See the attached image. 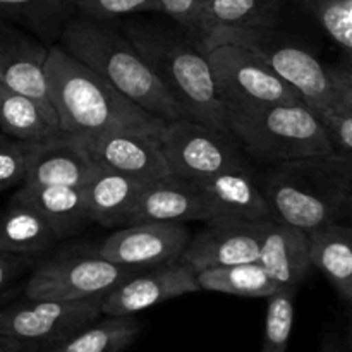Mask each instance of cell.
Masks as SVG:
<instances>
[{"mask_svg":"<svg viewBox=\"0 0 352 352\" xmlns=\"http://www.w3.org/2000/svg\"><path fill=\"white\" fill-rule=\"evenodd\" d=\"M98 170L82 138L60 133L52 140L41 141L23 184L82 188Z\"/></svg>","mask_w":352,"mask_h":352,"instance_id":"obj_17","label":"cell"},{"mask_svg":"<svg viewBox=\"0 0 352 352\" xmlns=\"http://www.w3.org/2000/svg\"><path fill=\"white\" fill-rule=\"evenodd\" d=\"M298 289H278L268 298L263 342L260 352H287L294 323V301Z\"/></svg>","mask_w":352,"mask_h":352,"instance_id":"obj_29","label":"cell"},{"mask_svg":"<svg viewBox=\"0 0 352 352\" xmlns=\"http://www.w3.org/2000/svg\"><path fill=\"white\" fill-rule=\"evenodd\" d=\"M0 352H38L33 347L26 346V344L19 342V340L12 339L0 333Z\"/></svg>","mask_w":352,"mask_h":352,"instance_id":"obj_37","label":"cell"},{"mask_svg":"<svg viewBox=\"0 0 352 352\" xmlns=\"http://www.w3.org/2000/svg\"><path fill=\"white\" fill-rule=\"evenodd\" d=\"M81 138L91 160L105 170L143 182L170 174L160 138L133 131H109Z\"/></svg>","mask_w":352,"mask_h":352,"instance_id":"obj_14","label":"cell"},{"mask_svg":"<svg viewBox=\"0 0 352 352\" xmlns=\"http://www.w3.org/2000/svg\"><path fill=\"white\" fill-rule=\"evenodd\" d=\"M199 184L212 205L213 217L241 220L274 219L263 189L248 165L223 170Z\"/></svg>","mask_w":352,"mask_h":352,"instance_id":"obj_19","label":"cell"},{"mask_svg":"<svg viewBox=\"0 0 352 352\" xmlns=\"http://www.w3.org/2000/svg\"><path fill=\"white\" fill-rule=\"evenodd\" d=\"M140 320L134 316L96 318L47 352H124L140 337Z\"/></svg>","mask_w":352,"mask_h":352,"instance_id":"obj_25","label":"cell"},{"mask_svg":"<svg viewBox=\"0 0 352 352\" xmlns=\"http://www.w3.org/2000/svg\"><path fill=\"white\" fill-rule=\"evenodd\" d=\"M146 182L117 172L100 170L82 186L91 223L103 227L126 226Z\"/></svg>","mask_w":352,"mask_h":352,"instance_id":"obj_22","label":"cell"},{"mask_svg":"<svg viewBox=\"0 0 352 352\" xmlns=\"http://www.w3.org/2000/svg\"><path fill=\"white\" fill-rule=\"evenodd\" d=\"M289 0H208L203 31L215 26L277 28ZM201 40V38H199Z\"/></svg>","mask_w":352,"mask_h":352,"instance_id":"obj_27","label":"cell"},{"mask_svg":"<svg viewBox=\"0 0 352 352\" xmlns=\"http://www.w3.org/2000/svg\"><path fill=\"white\" fill-rule=\"evenodd\" d=\"M3 136H6V134H0V140H2V138H3Z\"/></svg>","mask_w":352,"mask_h":352,"instance_id":"obj_38","label":"cell"},{"mask_svg":"<svg viewBox=\"0 0 352 352\" xmlns=\"http://www.w3.org/2000/svg\"><path fill=\"white\" fill-rule=\"evenodd\" d=\"M34 265V256L0 253V292Z\"/></svg>","mask_w":352,"mask_h":352,"instance_id":"obj_35","label":"cell"},{"mask_svg":"<svg viewBox=\"0 0 352 352\" xmlns=\"http://www.w3.org/2000/svg\"><path fill=\"white\" fill-rule=\"evenodd\" d=\"M50 48L30 34L0 23V81L34 100L48 117L57 120L48 96L47 57ZM58 122V120H57Z\"/></svg>","mask_w":352,"mask_h":352,"instance_id":"obj_15","label":"cell"},{"mask_svg":"<svg viewBox=\"0 0 352 352\" xmlns=\"http://www.w3.org/2000/svg\"><path fill=\"white\" fill-rule=\"evenodd\" d=\"M72 12V0H0V19L16 21L40 34H60Z\"/></svg>","mask_w":352,"mask_h":352,"instance_id":"obj_28","label":"cell"},{"mask_svg":"<svg viewBox=\"0 0 352 352\" xmlns=\"http://www.w3.org/2000/svg\"><path fill=\"white\" fill-rule=\"evenodd\" d=\"M308 7L330 40L344 52L352 50V0H308Z\"/></svg>","mask_w":352,"mask_h":352,"instance_id":"obj_30","label":"cell"},{"mask_svg":"<svg viewBox=\"0 0 352 352\" xmlns=\"http://www.w3.org/2000/svg\"><path fill=\"white\" fill-rule=\"evenodd\" d=\"M162 12L174 19L189 36L199 43L203 31V16L208 0H158Z\"/></svg>","mask_w":352,"mask_h":352,"instance_id":"obj_34","label":"cell"},{"mask_svg":"<svg viewBox=\"0 0 352 352\" xmlns=\"http://www.w3.org/2000/svg\"><path fill=\"white\" fill-rule=\"evenodd\" d=\"M74 12L98 21L140 12H162L158 0H72Z\"/></svg>","mask_w":352,"mask_h":352,"instance_id":"obj_32","label":"cell"},{"mask_svg":"<svg viewBox=\"0 0 352 352\" xmlns=\"http://www.w3.org/2000/svg\"><path fill=\"white\" fill-rule=\"evenodd\" d=\"M265 223L267 220L212 217L189 239L181 260L191 265L196 272L258 261Z\"/></svg>","mask_w":352,"mask_h":352,"instance_id":"obj_13","label":"cell"},{"mask_svg":"<svg viewBox=\"0 0 352 352\" xmlns=\"http://www.w3.org/2000/svg\"><path fill=\"white\" fill-rule=\"evenodd\" d=\"M196 270L184 260L134 272L102 299V315L134 316L160 302L198 292Z\"/></svg>","mask_w":352,"mask_h":352,"instance_id":"obj_12","label":"cell"},{"mask_svg":"<svg viewBox=\"0 0 352 352\" xmlns=\"http://www.w3.org/2000/svg\"><path fill=\"white\" fill-rule=\"evenodd\" d=\"M102 316V299L57 301L24 298L0 309V333L47 352Z\"/></svg>","mask_w":352,"mask_h":352,"instance_id":"obj_9","label":"cell"},{"mask_svg":"<svg viewBox=\"0 0 352 352\" xmlns=\"http://www.w3.org/2000/svg\"><path fill=\"white\" fill-rule=\"evenodd\" d=\"M126 36L188 119L230 136L208 58L192 38L151 24H129Z\"/></svg>","mask_w":352,"mask_h":352,"instance_id":"obj_4","label":"cell"},{"mask_svg":"<svg viewBox=\"0 0 352 352\" xmlns=\"http://www.w3.org/2000/svg\"><path fill=\"white\" fill-rule=\"evenodd\" d=\"M198 45L203 52L217 45H234L254 54L299 93L315 116L332 103L327 64L298 41L277 33L275 28L215 26L205 31Z\"/></svg>","mask_w":352,"mask_h":352,"instance_id":"obj_6","label":"cell"},{"mask_svg":"<svg viewBox=\"0 0 352 352\" xmlns=\"http://www.w3.org/2000/svg\"><path fill=\"white\" fill-rule=\"evenodd\" d=\"M160 146L170 174L198 182L248 165L232 138L188 117L165 122Z\"/></svg>","mask_w":352,"mask_h":352,"instance_id":"obj_10","label":"cell"},{"mask_svg":"<svg viewBox=\"0 0 352 352\" xmlns=\"http://www.w3.org/2000/svg\"><path fill=\"white\" fill-rule=\"evenodd\" d=\"M0 23H2V19H0Z\"/></svg>","mask_w":352,"mask_h":352,"instance_id":"obj_39","label":"cell"},{"mask_svg":"<svg viewBox=\"0 0 352 352\" xmlns=\"http://www.w3.org/2000/svg\"><path fill=\"white\" fill-rule=\"evenodd\" d=\"M189 239L184 223L136 222L110 234L96 250L112 263L144 270L181 260Z\"/></svg>","mask_w":352,"mask_h":352,"instance_id":"obj_11","label":"cell"},{"mask_svg":"<svg viewBox=\"0 0 352 352\" xmlns=\"http://www.w3.org/2000/svg\"><path fill=\"white\" fill-rule=\"evenodd\" d=\"M316 117L332 144L333 153L352 157V105L333 102Z\"/></svg>","mask_w":352,"mask_h":352,"instance_id":"obj_33","label":"cell"},{"mask_svg":"<svg viewBox=\"0 0 352 352\" xmlns=\"http://www.w3.org/2000/svg\"><path fill=\"white\" fill-rule=\"evenodd\" d=\"M40 143L7 136L0 140V192L23 184Z\"/></svg>","mask_w":352,"mask_h":352,"instance_id":"obj_31","label":"cell"},{"mask_svg":"<svg viewBox=\"0 0 352 352\" xmlns=\"http://www.w3.org/2000/svg\"><path fill=\"white\" fill-rule=\"evenodd\" d=\"M196 278H198L199 291L220 292L237 298L268 299L280 289L258 261L206 268L196 272Z\"/></svg>","mask_w":352,"mask_h":352,"instance_id":"obj_26","label":"cell"},{"mask_svg":"<svg viewBox=\"0 0 352 352\" xmlns=\"http://www.w3.org/2000/svg\"><path fill=\"white\" fill-rule=\"evenodd\" d=\"M212 217V205L198 181L167 174L144 184L127 223L206 222Z\"/></svg>","mask_w":352,"mask_h":352,"instance_id":"obj_16","label":"cell"},{"mask_svg":"<svg viewBox=\"0 0 352 352\" xmlns=\"http://www.w3.org/2000/svg\"><path fill=\"white\" fill-rule=\"evenodd\" d=\"M261 189L275 220L306 232L346 223L352 210V157L332 153L277 164Z\"/></svg>","mask_w":352,"mask_h":352,"instance_id":"obj_2","label":"cell"},{"mask_svg":"<svg viewBox=\"0 0 352 352\" xmlns=\"http://www.w3.org/2000/svg\"><path fill=\"white\" fill-rule=\"evenodd\" d=\"M311 267L318 268L346 308L352 305V229L330 223L308 232Z\"/></svg>","mask_w":352,"mask_h":352,"instance_id":"obj_21","label":"cell"},{"mask_svg":"<svg viewBox=\"0 0 352 352\" xmlns=\"http://www.w3.org/2000/svg\"><path fill=\"white\" fill-rule=\"evenodd\" d=\"M10 199L31 206L50 226L58 241L74 236L91 223L82 188L21 184Z\"/></svg>","mask_w":352,"mask_h":352,"instance_id":"obj_20","label":"cell"},{"mask_svg":"<svg viewBox=\"0 0 352 352\" xmlns=\"http://www.w3.org/2000/svg\"><path fill=\"white\" fill-rule=\"evenodd\" d=\"M217 95L223 110H254L275 103L299 102L301 96L261 58L234 45L205 50Z\"/></svg>","mask_w":352,"mask_h":352,"instance_id":"obj_8","label":"cell"},{"mask_svg":"<svg viewBox=\"0 0 352 352\" xmlns=\"http://www.w3.org/2000/svg\"><path fill=\"white\" fill-rule=\"evenodd\" d=\"M318 352H352L351 336L349 333L340 336V333L330 330L323 336Z\"/></svg>","mask_w":352,"mask_h":352,"instance_id":"obj_36","label":"cell"},{"mask_svg":"<svg viewBox=\"0 0 352 352\" xmlns=\"http://www.w3.org/2000/svg\"><path fill=\"white\" fill-rule=\"evenodd\" d=\"M230 138L254 158L272 164L332 155L318 117L302 100L254 110H227Z\"/></svg>","mask_w":352,"mask_h":352,"instance_id":"obj_5","label":"cell"},{"mask_svg":"<svg viewBox=\"0 0 352 352\" xmlns=\"http://www.w3.org/2000/svg\"><path fill=\"white\" fill-rule=\"evenodd\" d=\"M258 263L280 289H298L311 270L308 232L280 220L265 223Z\"/></svg>","mask_w":352,"mask_h":352,"instance_id":"obj_18","label":"cell"},{"mask_svg":"<svg viewBox=\"0 0 352 352\" xmlns=\"http://www.w3.org/2000/svg\"><path fill=\"white\" fill-rule=\"evenodd\" d=\"M60 47L151 116L165 122L186 117L129 38L107 21L81 14L69 17L60 31Z\"/></svg>","mask_w":352,"mask_h":352,"instance_id":"obj_3","label":"cell"},{"mask_svg":"<svg viewBox=\"0 0 352 352\" xmlns=\"http://www.w3.org/2000/svg\"><path fill=\"white\" fill-rule=\"evenodd\" d=\"M134 272L138 270L107 260L96 248H67L33 268L24 284V298L57 301L103 299Z\"/></svg>","mask_w":352,"mask_h":352,"instance_id":"obj_7","label":"cell"},{"mask_svg":"<svg viewBox=\"0 0 352 352\" xmlns=\"http://www.w3.org/2000/svg\"><path fill=\"white\" fill-rule=\"evenodd\" d=\"M57 243L50 226L31 206L10 199L0 210V253L36 258Z\"/></svg>","mask_w":352,"mask_h":352,"instance_id":"obj_23","label":"cell"},{"mask_svg":"<svg viewBox=\"0 0 352 352\" xmlns=\"http://www.w3.org/2000/svg\"><path fill=\"white\" fill-rule=\"evenodd\" d=\"M45 71L48 96L62 133L93 136L109 131H133L160 138L165 120L131 102L60 45L50 47Z\"/></svg>","mask_w":352,"mask_h":352,"instance_id":"obj_1","label":"cell"},{"mask_svg":"<svg viewBox=\"0 0 352 352\" xmlns=\"http://www.w3.org/2000/svg\"><path fill=\"white\" fill-rule=\"evenodd\" d=\"M0 129L7 138L19 141L52 140L62 133L57 120L48 117L34 100L21 95L0 81Z\"/></svg>","mask_w":352,"mask_h":352,"instance_id":"obj_24","label":"cell"}]
</instances>
